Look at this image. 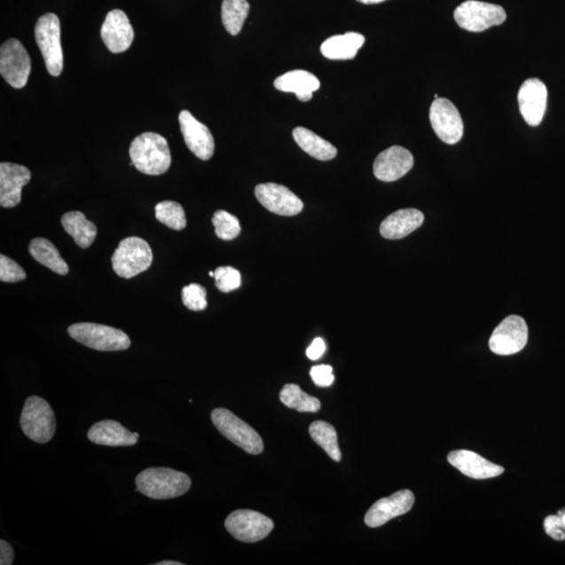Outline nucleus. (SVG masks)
<instances>
[{"instance_id":"1","label":"nucleus","mask_w":565,"mask_h":565,"mask_svg":"<svg viewBox=\"0 0 565 565\" xmlns=\"http://www.w3.org/2000/svg\"><path fill=\"white\" fill-rule=\"evenodd\" d=\"M129 154L131 166L147 175H161L171 166L172 156L164 137L155 132H145L133 139Z\"/></svg>"},{"instance_id":"2","label":"nucleus","mask_w":565,"mask_h":565,"mask_svg":"<svg viewBox=\"0 0 565 565\" xmlns=\"http://www.w3.org/2000/svg\"><path fill=\"white\" fill-rule=\"evenodd\" d=\"M137 491L153 499H171L182 497L190 490L192 481L188 475L171 468L145 469L137 476Z\"/></svg>"},{"instance_id":"3","label":"nucleus","mask_w":565,"mask_h":565,"mask_svg":"<svg viewBox=\"0 0 565 565\" xmlns=\"http://www.w3.org/2000/svg\"><path fill=\"white\" fill-rule=\"evenodd\" d=\"M68 334L81 345L97 351H124L131 346V341L125 332L109 326L78 323L68 328Z\"/></svg>"},{"instance_id":"4","label":"nucleus","mask_w":565,"mask_h":565,"mask_svg":"<svg viewBox=\"0 0 565 565\" xmlns=\"http://www.w3.org/2000/svg\"><path fill=\"white\" fill-rule=\"evenodd\" d=\"M22 432L34 442L44 444L56 432L55 413L48 401L38 396L27 398L20 417Z\"/></svg>"},{"instance_id":"5","label":"nucleus","mask_w":565,"mask_h":565,"mask_svg":"<svg viewBox=\"0 0 565 565\" xmlns=\"http://www.w3.org/2000/svg\"><path fill=\"white\" fill-rule=\"evenodd\" d=\"M153 261V249L147 241L138 237L122 240L112 258L114 272L123 279H131L148 271Z\"/></svg>"},{"instance_id":"6","label":"nucleus","mask_w":565,"mask_h":565,"mask_svg":"<svg viewBox=\"0 0 565 565\" xmlns=\"http://www.w3.org/2000/svg\"><path fill=\"white\" fill-rule=\"evenodd\" d=\"M35 37L42 51L46 69L52 77H58L63 71V51L61 45V27L58 16L46 13L40 17L35 27Z\"/></svg>"},{"instance_id":"7","label":"nucleus","mask_w":565,"mask_h":565,"mask_svg":"<svg viewBox=\"0 0 565 565\" xmlns=\"http://www.w3.org/2000/svg\"><path fill=\"white\" fill-rule=\"evenodd\" d=\"M211 416L218 432L244 451L249 454H260L263 451L264 443L260 435L235 413L226 409H216L212 412Z\"/></svg>"},{"instance_id":"8","label":"nucleus","mask_w":565,"mask_h":565,"mask_svg":"<svg viewBox=\"0 0 565 565\" xmlns=\"http://www.w3.org/2000/svg\"><path fill=\"white\" fill-rule=\"evenodd\" d=\"M453 17L459 27L468 32L480 33L503 25L506 14L500 5L467 0L459 5Z\"/></svg>"},{"instance_id":"9","label":"nucleus","mask_w":565,"mask_h":565,"mask_svg":"<svg viewBox=\"0 0 565 565\" xmlns=\"http://www.w3.org/2000/svg\"><path fill=\"white\" fill-rule=\"evenodd\" d=\"M273 527L270 517L253 510L234 511L225 520V528L232 538L247 544L266 538Z\"/></svg>"},{"instance_id":"10","label":"nucleus","mask_w":565,"mask_h":565,"mask_svg":"<svg viewBox=\"0 0 565 565\" xmlns=\"http://www.w3.org/2000/svg\"><path fill=\"white\" fill-rule=\"evenodd\" d=\"M31 58L17 39H9L0 49V74L13 89H23L31 75Z\"/></svg>"},{"instance_id":"11","label":"nucleus","mask_w":565,"mask_h":565,"mask_svg":"<svg viewBox=\"0 0 565 565\" xmlns=\"http://www.w3.org/2000/svg\"><path fill=\"white\" fill-rule=\"evenodd\" d=\"M529 329L526 320L518 316L506 318L489 340L491 351L502 357L521 352L526 347Z\"/></svg>"},{"instance_id":"12","label":"nucleus","mask_w":565,"mask_h":565,"mask_svg":"<svg viewBox=\"0 0 565 565\" xmlns=\"http://www.w3.org/2000/svg\"><path fill=\"white\" fill-rule=\"evenodd\" d=\"M429 120L436 136L448 145L461 141L464 133L462 116L447 98H436L430 106Z\"/></svg>"},{"instance_id":"13","label":"nucleus","mask_w":565,"mask_h":565,"mask_svg":"<svg viewBox=\"0 0 565 565\" xmlns=\"http://www.w3.org/2000/svg\"><path fill=\"white\" fill-rule=\"evenodd\" d=\"M255 195L262 206L279 216H295L304 208L300 198L281 184H259L255 186Z\"/></svg>"},{"instance_id":"14","label":"nucleus","mask_w":565,"mask_h":565,"mask_svg":"<svg viewBox=\"0 0 565 565\" xmlns=\"http://www.w3.org/2000/svg\"><path fill=\"white\" fill-rule=\"evenodd\" d=\"M415 504V495L411 490H400L391 497L377 500L366 512L365 522L370 528L383 526L388 522L406 514Z\"/></svg>"},{"instance_id":"15","label":"nucleus","mask_w":565,"mask_h":565,"mask_svg":"<svg viewBox=\"0 0 565 565\" xmlns=\"http://www.w3.org/2000/svg\"><path fill=\"white\" fill-rule=\"evenodd\" d=\"M179 125L186 147L201 161H208L215 153V142L211 131L197 121L188 110L179 114Z\"/></svg>"},{"instance_id":"16","label":"nucleus","mask_w":565,"mask_h":565,"mask_svg":"<svg viewBox=\"0 0 565 565\" xmlns=\"http://www.w3.org/2000/svg\"><path fill=\"white\" fill-rule=\"evenodd\" d=\"M517 98L521 114L527 124L532 127L540 125L547 101V90L543 81L536 78L524 81Z\"/></svg>"},{"instance_id":"17","label":"nucleus","mask_w":565,"mask_h":565,"mask_svg":"<svg viewBox=\"0 0 565 565\" xmlns=\"http://www.w3.org/2000/svg\"><path fill=\"white\" fill-rule=\"evenodd\" d=\"M413 157L409 150L393 145L376 157L373 170L377 179L392 183L412 170Z\"/></svg>"},{"instance_id":"18","label":"nucleus","mask_w":565,"mask_h":565,"mask_svg":"<svg viewBox=\"0 0 565 565\" xmlns=\"http://www.w3.org/2000/svg\"><path fill=\"white\" fill-rule=\"evenodd\" d=\"M101 37L105 45L114 54H120L130 48L134 31L123 11L109 12L101 28Z\"/></svg>"},{"instance_id":"19","label":"nucleus","mask_w":565,"mask_h":565,"mask_svg":"<svg viewBox=\"0 0 565 565\" xmlns=\"http://www.w3.org/2000/svg\"><path fill=\"white\" fill-rule=\"evenodd\" d=\"M32 175L25 166L2 162L0 164V206L14 208L21 201L22 188L30 183Z\"/></svg>"},{"instance_id":"20","label":"nucleus","mask_w":565,"mask_h":565,"mask_svg":"<svg viewBox=\"0 0 565 565\" xmlns=\"http://www.w3.org/2000/svg\"><path fill=\"white\" fill-rule=\"evenodd\" d=\"M448 462L459 473L475 480L492 479L504 474V467L488 461L476 452L470 451H454L448 454Z\"/></svg>"},{"instance_id":"21","label":"nucleus","mask_w":565,"mask_h":565,"mask_svg":"<svg viewBox=\"0 0 565 565\" xmlns=\"http://www.w3.org/2000/svg\"><path fill=\"white\" fill-rule=\"evenodd\" d=\"M87 436L97 445L112 447L133 446L139 438L138 434L129 432L123 425L114 420L93 424Z\"/></svg>"},{"instance_id":"22","label":"nucleus","mask_w":565,"mask_h":565,"mask_svg":"<svg viewBox=\"0 0 565 565\" xmlns=\"http://www.w3.org/2000/svg\"><path fill=\"white\" fill-rule=\"evenodd\" d=\"M424 215L416 208H404L389 215L381 225V234L388 240H398L423 224Z\"/></svg>"},{"instance_id":"23","label":"nucleus","mask_w":565,"mask_h":565,"mask_svg":"<svg viewBox=\"0 0 565 565\" xmlns=\"http://www.w3.org/2000/svg\"><path fill=\"white\" fill-rule=\"evenodd\" d=\"M319 80L311 73L296 69L282 75L275 81L278 90L294 92L302 102L310 101L313 92L318 90Z\"/></svg>"},{"instance_id":"24","label":"nucleus","mask_w":565,"mask_h":565,"mask_svg":"<svg viewBox=\"0 0 565 565\" xmlns=\"http://www.w3.org/2000/svg\"><path fill=\"white\" fill-rule=\"evenodd\" d=\"M365 42L364 35L359 33L335 35L326 40L320 46V51L330 60H351L357 57Z\"/></svg>"},{"instance_id":"25","label":"nucleus","mask_w":565,"mask_h":565,"mask_svg":"<svg viewBox=\"0 0 565 565\" xmlns=\"http://www.w3.org/2000/svg\"><path fill=\"white\" fill-rule=\"evenodd\" d=\"M63 229L74 238L81 248H89L96 240L98 229L82 212H68L61 218Z\"/></svg>"},{"instance_id":"26","label":"nucleus","mask_w":565,"mask_h":565,"mask_svg":"<svg viewBox=\"0 0 565 565\" xmlns=\"http://www.w3.org/2000/svg\"><path fill=\"white\" fill-rule=\"evenodd\" d=\"M293 136L299 147L314 159L318 161H331L335 159L337 149L334 145L318 136V134L304 127H298Z\"/></svg>"},{"instance_id":"27","label":"nucleus","mask_w":565,"mask_h":565,"mask_svg":"<svg viewBox=\"0 0 565 565\" xmlns=\"http://www.w3.org/2000/svg\"><path fill=\"white\" fill-rule=\"evenodd\" d=\"M28 252H30L35 260L38 261L40 264L48 267L51 271L61 276L67 275L69 267L67 262L63 260L54 244L49 241L48 239H33L30 247H28Z\"/></svg>"},{"instance_id":"28","label":"nucleus","mask_w":565,"mask_h":565,"mask_svg":"<svg viewBox=\"0 0 565 565\" xmlns=\"http://www.w3.org/2000/svg\"><path fill=\"white\" fill-rule=\"evenodd\" d=\"M309 434L318 445L327 452L335 462H341V451L337 440L336 430L332 425L325 421H316L309 428Z\"/></svg>"},{"instance_id":"29","label":"nucleus","mask_w":565,"mask_h":565,"mask_svg":"<svg viewBox=\"0 0 565 565\" xmlns=\"http://www.w3.org/2000/svg\"><path fill=\"white\" fill-rule=\"evenodd\" d=\"M248 13L249 4L247 0H224L223 7H221V17H223L225 30L232 36H236L241 32Z\"/></svg>"},{"instance_id":"30","label":"nucleus","mask_w":565,"mask_h":565,"mask_svg":"<svg viewBox=\"0 0 565 565\" xmlns=\"http://www.w3.org/2000/svg\"><path fill=\"white\" fill-rule=\"evenodd\" d=\"M279 400L285 406L300 412H317L320 409V401L302 391L296 384H286L279 393Z\"/></svg>"},{"instance_id":"31","label":"nucleus","mask_w":565,"mask_h":565,"mask_svg":"<svg viewBox=\"0 0 565 565\" xmlns=\"http://www.w3.org/2000/svg\"><path fill=\"white\" fill-rule=\"evenodd\" d=\"M155 217L160 223L174 231H182L186 226L184 208L175 201L166 200L157 203Z\"/></svg>"},{"instance_id":"32","label":"nucleus","mask_w":565,"mask_h":565,"mask_svg":"<svg viewBox=\"0 0 565 565\" xmlns=\"http://www.w3.org/2000/svg\"><path fill=\"white\" fill-rule=\"evenodd\" d=\"M212 223L215 227V232H216L221 240H234L240 235V221L234 215L223 211V209L214 214Z\"/></svg>"},{"instance_id":"33","label":"nucleus","mask_w":565,"mask_h":565,"mask_svg":"<svg viewBox=\"0 0 565 565\" xmlns=\"http://www.w3.org/2000/svg\"><path fill=\"white\" fill-rule=\"evenodd\" d=\"M216 287L223 293H231L241 286V273L231 266H221L215 271Z\"/></svg>"},{"instance_id":"34","label":"nucleus","mask_w":565,"mask_h":565,"mask_svg":"<svg viewBox=\"0 0 565 565\" xmlns=\"http://www.w3.org/2000/svg\"><path fill=\"white\" fill-rule=\"evenodd\" d=\"M184 305L192 311H202L208 307L207 290L200 284H190L183 289Z\"/></svg>"},{"instance_id":"35","label":"nucleus","mask_w":565,"mask_h":565,"mask_svg":"<svg viewBox=\"0 0 565 565\" xmlns=\"http://www.w3.org/2000/svg\"><path fill=\"white\" fill-rule=\"evenodd\" d=\"M27 273L20 264L5 255H0V281L5 283H17L23 281Z\"/></svg>"},{"instance_id":"36","label":"nucleus","mask_w":565,"mask_h":565,"mask_svg":"<svg viewBox=\"0 0 565 565\" xmlns=\"http://www.w3.org/2000/svg\"><path fill=\"white\" fill-rule=\"evenodd\" d=\"M311 380L318 387L328 388L334 382V369L331 365H320L313 366L310 371Z\"/></svg>"},{"instance_id":"37","label":"nucleus","mask_w":565,"mask_h":565,"mask_svg":"<svg viewBox=\"0 0 565 565\" xmlns=\"http://www.w3.org/2000/svg\"><path fill=\"white\" fill-rule=\"evenodd\" d=\"M325 351L326 343L323 339L318 337V339L313 341L310 347L307 349L306 354L309 359L318 360L320 357H323Z\"/></svg>"},{"instance_id":"38","label":"nucleus","mask_w":565,"mask_h":565,"mask_svg":"<svg viewBox=\"0 0 565 565\" xmlns=\"http://www.w3.org/2000/svg\"><path fill=\"white\" fill-rule=\"evenodd\" d=\"M14 561V552L8 541L0 540V564L11 565Z\"/></svg>"},{"instance_id":"39","label":"nucleus","mask_w":565,"mask_h":565,"mask_svg":"<svg viewBox=\"0 0 565 565\" xmlns=\"http://www.w3.org/2000/svg\"><path fill=\"white\" fill-rule=\"evenodd\" d=\"M544 527L546 534H549L553 530L564 529L562 518L557 515L547 516L545 520Z\"/></svg>"},{"instance_id":"40","label":"nucleus","mask_w":565,"mask_h":565,"mask_svg":"<svg viewBox=\"0 0 565 565\" xmlns=\"http://www.w3.org/2000/svg\"><path fill=\"white\" fill-rule=\"evenodd\" d=\"M547 535L551 536V538L555 540L561 541L565 539V533L563 531V529L553 530V531H551Z\"/></svg>"},{"instance_id":"41","label":"nucleus","mask_w":565,"mask_h":565,"mask_svg":"<svg viewBox=\"0 0 565 565\" xmlns=\"http://www.w3.org/2000/svg\"><path fill=\"white\" fill-rule=\"evenodd\" d=\"M357 2L364 4H376L386 2V0H357Z\"/></svg>"},{"instance_id":"42","label":"nucleus","mask_w":565,"mask_h":565,"mask_svg":"<svg viewBox=\"0 0 565 565\" xmlns=\"http://www.w3.org/2000/svg\"><path fill=\"white\" fill-rule=\"evenodd\" d=\"M156 565H184V563L182 562H177V561H161V562H157Z\"/></svg>"},{"instance_id":"43","label":"nucleus","mask_w":565,"mask_h":565,"mask_svg":"<svg viewBox=\"0 0 565 565\" xmlns=\"http://www.w3.org/2000/svg\"><path fill=\"white\" fill-rule=\"evenodd\" d=\"M561 518H562V522H563V526H564V529H565V514L562 515Z\"/></svg>"}]
</instances>
